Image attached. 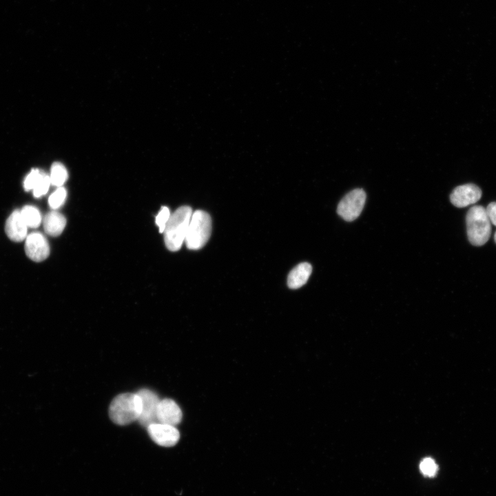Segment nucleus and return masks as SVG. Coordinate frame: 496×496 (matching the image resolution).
I'll return each instance as SVG.
<instances>
[{"label": "nucleus", "instance_id": "obj_12", "mask_svg": "<svg viewBox=\"0 0 496 496\" xmlns=\"http://www.w3.org/2000/svg\"><path fill=\"white\" fill-rule=\"evenodd\" d=\"M312 271V267L308 262H302L296 266L289 273L287 285L296 289L303 286L308 280Z\"/></svg>", "mask_w": 496, "mask_h": 496}, {"label": "nucleus", "instance_id": "obj_13", "mask_svg": "<svg viewBox=\"0 0 496 496\" xmlns=\"http://www.w3.org/2000/svg\"><path fill=\"white\" fill-rule=\"evenodd\" d=\"M66 219L61 213L52 211L48 213L43 219V228L50 236H58L63 231Z\"/></svg>", "mask_w": 496, "mask_h": 496}, {"label": "nucleus", "instance_id": "obj_1", "mask_svg": "<svg viewBox=\"0 0 496 496\" xmlns=\"http://www.w3.org/2000/svg\"><path fill=\"white\" fill-rule=\"evenodd\" d=\"M142 411V401L137 393L116 395L111 402L109 416L118 425H127L138 420Z\"/></svg>", "mask_w": 496, "mask_h": 496}, {"label": "nucleus", "instance_id": "obj_4", "mask_svg": "<svg viewBox=\"0 0 496 496\" xmlns=\"http://www.w3.org/2000/svg\"><path fill=\"white\" fill-rule=\"evenodd\" d=\"M211 232V219L203 210L193 212L189 224L185 242L188 249L197 250L207 242Z\"/></svg>", "mask_w": 496, "mask_h": 496}, {"label": "nucleus", "instance_id": "obj_11", "mask_svg": "<svg viewBox=\"0 0 496 496\" xmlns=\"http://www.w3.org/2000/svg\"><path fill=\"white\" fill-rule=\"evenodd\" d=\"M28 226L23 220L20 211H14L6 223V233L14 242H21L27 237Z\"/></svg>", "mask_w": 496, "mask_h": 496}, {"label": "nucleus", "instance_id": "obj_5", "mask_svg": "<svg viewBox=\"0 0 496 496\" xmlns=\"http://www.w3.org/2000/svg\"><path fill=\"white\" fill-rule=\"evenodd\" d=\"M366 197V193L362 189L351 190L338 203L337 213L346 221L355 220L363 209Z\"/></svg>", "mask_w": 496, "mask_h": 496}, {"label": "nucleus", "instance_id": "obj_18", "mask_svg": "<svg viewBox=\"0 0 496 496\" xmlns=\"http://www.w3.org/2000/svg\"><path fill=\"white\" fill-rule=\"evenodd\" d=\"M51 184L50 176L43 172L41 178L34 187L33 194L35 197L39 198L45 194L48 191L50 185Z\"/></svg>", "mask_w": 496, "mask_h": 496}, {"label": "nucleus", "instance_id": "obj_22", "mask_svg": "<svg viewBox=\"0 0 496 496\" xmlns=\"http://www.w3.org/2000/svg\"><path fill=\"white\" fill-rule=\"evenodd\" d=\"M494 240H495V243H496V231H495V234H494Z\"/></svg>", "mask_w": 496, "mask_h": 496}, {"label": "nucleus", "instance_id": "obj_8", "mask_svg": "<svg viewBox=\"0 0 496 496\" xmlns=\"http://www.w3.org/2000/svg\"><path fill=\"white\" fill-rule=\"evenodd\" d=\"M25 251L32 260L41 262L50 254V246L47 239L39 232H33L25 239Z\"/></svg>", "mask_w": 496, "mask_h": 496}, {"label": "nucleus", "instance_id": "obj_7", "mask_svg": "<svg viewBox=\"0 0 496 496\" xmlns=\"http://www.w3.org/2000/svg\"><path fill=\"white\" fill-rule=\"evenodd\" d=\"M151 439L161 446H173L178 442L180 433L172 425L156 422L147 427Z\"/></svg>", "mask_w": 496, "mask_h": 496}, {"label": "nucleus", "instance_id": "obj_9", "mask_svg": "<svg viewBox=\"0 0 496 496\" xmlns=\"http://www.w3.org/2000/svg\"><path fill=\"white\" fill-rule=\"evenodd\" d=\"M481 189L475 184L468 183L456 187L450 195L451 203L457 207H465L478 202L482 197Z\"/></svg>", "mask_w": 496, "mask_h": 496}, {"label": "nucleus", "instance_id": "obj_20", "mask_svg": "<svg viewBox=\"0 0 496 496\" xmlns=\"http://www.w3.org/2000/svg\"><path fill=\"white\" fill-rule=\"evenodd\" d=\"M170 211L168 207H162L156 217V224L158 227L159 232L163 233L166 224L170 217Z\"/></svg>", "mask_w": 496, "mask_h": 496}, {"label": "nucleus", "instance_id": "obj_19", "mask_svg": "<svg viewBox=\"0 0 496 496\" xmlns=\"http://www.w3.org/2000/svg\"><path fill=\"white\" fill-rule=\"evenodd\" d=\"M43 172L32 169L24 180V189L26 191L33 189L42 176Z\"/></svg>", "mask_w": 496, "mask_h": 496}, {"label": "nucleus", "instance_id": "obj_16", "mask_svg": "<svg viewBox=\"0 0 496 496\" xmlns=\"http://www.w3.org/2000/svg\"><path fill=\"white\" fill-rule=\"evenodd\" d=\"M67 196V192L63 187H58L48 198L49 206L56 209L63 205Z\"/></svg>", "mask_w": 496, "mask_h": 496}, {"label": "nucleus", "instance_id": "obj_2", "mask_svg": "<svg viewBox=\"0 0 496 496\" xmlns=\"http://www.w3.org/2000/svg\"><path fill=\"white\" fill-rule=\"evenodd\" d=\"M192 209L189 206L178 208L170 217L164 230V240L167 248L172 251L179 250L185 242Z\"/></svg>", "mask_w": 496, "mask_h": 496}, {"label": "nucleus", "instance_id": "obj_21", "mask_svg": "<svg viewBox=\"0 0 496 496\" xmlns=\"http://www.w3.org/2000/svg\"><path fill=\"white\" fill-rule=\"evenodd\" d=\"M486 211L490 223L496 226V202L489 203L486 208Z\"/></svg>", "mask_w": 496, "mask_h": 496}, {"label": "nucleus", "instance_id": "obj_3", "mask_svg": "<svg viewBox=\"0 0 496 496\" xmlns=\"http://www.w3.org/2000/svg\"><path fill=\"white\" fill-rule=\"evenodd\" d=\"M467 236L474 246H482L489 240L491 225L486 209L481 205L471 207L466 216Z\"/></svg>", "mask_w": 496, "mask_h": 496}, {"label": "nucleus", "instance_id": "obj_17", "mask_svg": "<svg viewBox=\"0 0 496 496\" xmlns=\"http://www.w3.org/2000/svg\"><path fill=\"white\" fill-rule=\"evenodd\" d=\"M420 469L424 476L433 477L437 473L438 466L433 459L426 457L420 462Z\"/></svg>", "mask_w": 496, "mask_h": 496}, {"label": "nucleus", "instance_id": "obj_14", "mask_svg": "<svg viewBox=\"0 0 496 496\" xmlns=\"http://www.w3.org/2000/svg\"><path fill=\"white\" fill-rule=\"evenodd\" d=\"M21 216L28 227L36 228L41 222V216L37 208L26 205L20 211Z\"/></svg>", "mask_w": 496, "mask_h": 496}, {"label": "nucleus", "instance_id": "obj_10", "mask_svg": "<svg viewBox=\"0 0 496 496\" xmlns=\"http://www.w3.org/2000/svg\"><path fill=\"white\" fill-rule=\"evenodd\" d=\"M182 417L180 408L173 400H160L157 409L158 422L176 426L181 422Z\"/></svg>", "mask_w": 496, "mask_h": 496}, {"label": "nucleus", "instance_id": "obj_6", "mask_svg": "<svg viewBox=\"0 0 496 496\" xmlns=\"http://www.w3.org/2000/svg\"><path fill=\"white\" fill-rule=\"evenodd\" d=\"M136 393L142 401V411L138 421L147 428L151 424L158 422L157 409L161 400L156 393L147 389H140Z\"/></svg>", "mask_w": 496, "mask_h": 496}, {"label": "nucleus", "instance_id": "obj_15", "mask_svg": "<svg viewBox=\"0 0 496 496\" xmlns=\"http://www.w3.org/2000/svg\"><path fill=\"white\" fill-rule=\"evenodd\" d=\"M50 178L52 185L58 187H61L68 178V172L65 167L59 163H54L51 168Z\"/></svg>", "mask_w": 496, "mask_h": 496}]
</instances>
